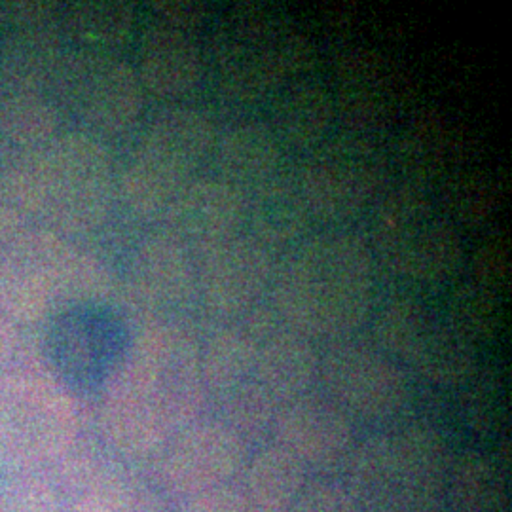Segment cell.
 Segmentation results:
<instances>
[{"label": "cell", "instance_id": "obj_1", "mask_svg": "<svg viewBox=\"0 0 512 512\" xmlns=\"http://www.w3.org/2000/svg\"><path fill=\"white\" fill-rule=\"evenodd\" d=\"M378 270L365 236L346 226L315 228L277 255L270 308L308 340L348 336L380 302Z\"/></svg>", "mask_w": 512, "mask_h": 512}, {"label": "cell", "instance_id": "obj_2", "mask_svg": "<svg viewBox=\"0 0 512 512\" xmlns=\"http://www.w3.org/2000/svg\"><path fill=\"white\" fill-rule=\"evenodd\" d=\"M0 179L27 219L74 241L101 232L120 202L112 148L80 129L19 150Z\"/></svg>", "mask_w": 512, "mask_h": 512}, {"label": "cell", "instance_id": "obj_3", "mask_svg": "<svg viewBox=\"0 0 512 512\" xmlns=\"http://www.w3.org/2000/svg\"><path fill=\"white\" fill-rule=\"evenodd\" d=\"M200 361L183 330L160 319L133 329L128 351L99 391L105 429L120 446L143 450L192 412Z\"/></svg>", "mask_w": 512, "mask_h": 512}, {"label": "cell", "instance_id": "obj_4", "mask_svg": "<svg viewBox=\"0 0 512 512\" xmlns=\"http://www.w3.org/2000/svg\"><path fill=\"white\" fill-rule=\"evenodd\" d=\"M116 289L118 275L105 256L40 226L0 251V313L19 327L112 304Z\"/></svg>", "mask_w": 512, "mask_h": 512}, {"label": "cell", "instance_id": "obj_5", "mask_svg": "<svg viewBox=\"0 0 512 512\" xmlns=\"http://www.w3.org/2000/svg\"><path fill=\"white\" fill-rule=\"evenodd\" d=\"M220 124L198 105L156 110L118 165V200L137 219L160 224L184 188L211 165Z\"/></svg>", "mask_w": 512, "mask_h": 512}, {"label": "cell", "instance_id": "obj_6", "mask_svg": "<svg viewBox=\"0 0 512 512\" xmlns=\"http://www.w3.org/2000/svg\"><path fill=\"white\" fill-rule=\"evenodd\" d=\"M207 82L228 101L268 103L277 90L315 73V46L266 8H239L205 42Z\"/></svg>", "mask_w": 512, "mask_h": 512}, {"label": "cell", "instance_id": "obj_7", "mask_svg": "<svg viewBox=\"0 0 512 512\" xmlns=\"http://www.w3.org/2000/svg\"><path fill=\"white\" fill-rule=\"evenodd\" d=\"M378 268L416 287H435L459 279L467 268L463 230L416 184L387 186L372 207L366 238Z\"/></svg>", "mask_w": 512, "mask_h": 512}, {"label": "cell", "instance_id": "obj_8", "mask_svg": "<svg viewBox=\"0 0 512 512\" xmlns=\"http://www.w3.org/2000/svg\"><path fill=\"white\" fill-rule=\"evenodd\" d=\"M73 389L40 363L0 370V465L18 473L61 458L78 435Z\"/></svg>", "mask_w": 512, "mask_h": 512}, {"label": "cell", "instance_id": "obj_9", "mask_svg": "<svg viewBox=\"0 0 512 512\" xmlns=\"http://www.w3.org/2000/svg\"><path fill=\"white\" fill-rule=\"evenodd\" d=\"M389 156L372 135L334 133L293 165L294 177L319 228L344 226L380 200L389 186Z\"/></svg>", "mask_w": 512, "mask_h": 512}, {"label": "cell", "instance_id": "obj_10", "mask_svg": "<svg viewBox=\"0 0 512 512\" xmlns=\"http://www.w3.org/2000/svg\"><path fill=\"white\" fill-rule=\"evenodd\" d=\"M50 93L76 128L109 143L139 128L147 93L124 54L71 48L55 71Z\"/></svg>", "mask_w": 512, "mask_h": 512}, {"label": "cell", "instance_id": "obj_11", "mask_svg": "<svg viewBox=\"0 0 512 512\" xmlns=\"http://www.w3.org/2000/svg\"><path fill=\"white\" fill-rule=\"evenodd\" d=\"M380 344L425 376H461L473 361V342L452 321L442 302L420 293H399L378 302L372 317Z\"/></svg>", "mask_w": 512, "mask_h": 512}, {"label": "cell", "instance_id": "obj_12", "mask_svg": "<svg viewBox=\"0 0 512 512\" xmlns=\"http://www.w3.org/2000/svg\"><path fill=\"white\" fill-rule=\"evenodd\" d=\"M275 255L247 230L194 249L196 298L203 310L230 321L268 298Z\"/></svg>", "mask_w": 512, "mask_h": 512}, {"label": "cell", "instance_id": "obj_13", "mask_svg": "<svg viewBox=\"0 0 512 512\" xmlns=\"http://www.w3.org/2000/svg\"><path fill=\"white\" fill-rule=\"evenodd\" d=\"M196 298L194 251L164 226L135 245L126 277L118 279L112 306L128 321L137 313L154 319V311Z\"/></svg>", "mask_w": 512, "mask_h": 512}, {"label": "cell", "instance_id": "obj_14", "mask_svg": "<svg viewBox=\"0 0 512 512\" xmlns=\"http://www.w3.org/2000/svg\"><path fill=\"white\" fill-rule=\"evenodd\" d=\"M133 67L147 97L184 103L207 82V46L202 35L150 21L137 35Z\"/></svg>", "mask_w": 512, "mask_h": 512}, {"label": "cell", "instance_id": "obj_15", "mask_svg": "<svg viewBox=\"0 0 512 512\" xmlns=\"http://www.w3.org/2000/svg\"><path fill=\"white\" fill-rule=\"evenodd\" d=\"M247 192L207 169L181 192L158 226L194 249L245 230Z\"/></svg>", "mask_w": 512, "mask_h": 512}, {"label": "cell", "instance_id": "obj_16", "mask_svg": "<svg viewBox=\"0 0 512 512\" xmlns=\"http://www.w3.org/2000/svg\"><path fill=\"white\" fill-rule=\"evenodd\" d=\"M338 124L372 135L385 128L399 107V90L384 61L366 52H351L336 61L329 80Z\"/></svg>", "mask_w": 512, "mask_h": 512}, {"label": "cell", "instance_id": "obj_17", "mask_svg": "<svg viewBox=\"0 0 512 512\" xmlns=\"http://www.w3.org/2000/svg\"><path fill=\"white\" fill-rule=\"evenodd\" d=\"M325 374L332 393L368 414L395 410L404 397V378L387 355L361 342H344L330 349Z\"/></svg>", "mask_w": 512, "mask_h": 512}, {"label": "cell", "instance_id": "obj_18", "mask_svg": "<svg viewBox=\"0 0 512 512\" xmlns=\"http://www.w3.org/2000/svg\"><path fill=\"white\" fill-rule=\"evenodd\" d=\"M264 120L289 156L293 152L304 156L323 145L338 128L329 80L313 73L285 84L268 101Z\"/></svg>", "mask_w": 512, "mask_h": 512}, {"label": "cell", "instance_id": "obj_19", "mask_svg": "<svg viewBox=\"0 0 512 512\" xmlns=\"http://www.w3.org/2000/svg\"><path fill=\"white\" fill-rule=\"evenodd\" d=\"M289 154L264 118H239L220 126L209 169L251 194L287 171Z\"/></svg>", "mask_w": 512, "mask_h": 512}, {"label": "cell", "instance_id": "obj_20", "mask_svg": "<svg viewBox=\"0 0 512 512\" xmlns=\"http://www.w3.org/2000/svg\"><path fill=\"white\" fill-rule=\"evenodd\" d=\"M315 228L310 207L294 177L293 165L247 196L245 230L275 255L291 249Z\"/></svg>", "mask_w": 512, "mask_h": 512}, {"label": "cell", "instance_id": "obj_21", "mask_svg": "<svg viewBox=\"0 0 512 512\" xmlns=\"http://www.w3.org/2000/svg\"><path fill=\"white\" fill-rule=\"evenodd\" d=\"M69 50L61 21L10 27L0 37V71L6 88L50 92L55 71Z\"/></svg>", "mask_w": 512, "mask_h": 512}, {"label": "cell", "instance_id": "obj_22", "mask_svg": "<svg viewBox=\"0 0 512 512\" xmlns=\"http://www.w3.org/2000/svg\"><path fill=\"white\" fill-rule=\"evenodd\" d=\"M141 10L131 2H63L61 31L71 48L122 54L141 31Z\"/></svg>", "mask_w": 512, "mask_h": 512}, {"label": "cell", "instance_id": "obj_23", "mask_svg": "<svg viewBox=\"0 0 512 512\" xmlns=\"http://www.w3.org/2000/svg\"><path fill=\"white\" fill-rule=\"evenodd\" d=\"M393 158L391 164L401 165L406 175L403 183L427 190L461 165L454 135L440 120H418L404 128L393 147Z\"/></svg>", "mask_w": 512, "mask_h": 512}, {"label": "cell", "instance_id": "obj_24", "mask_svg": "<svg viewBox=\"0 0 512 512\" xmlns=\"http://www.w3.org/2000/svg\"><path fill=\"white\" fill-rule=\"evenodd\" d=\"M65 114L50 92L8 90L0 99V139L19 150L38 147L65 131Z\"/></svg>", "mask_w": 512, "mask_h": 512}, {"label": "cell", "instance_id": "obj_25", "mask_svg": "<svg viewBox=\"0 0 512 512\" xmlns=\"http://www.w3.org/2000/svg\"><path fill=\"white\" fill-rule=\"evenodd\" d=\"M437 202L459 228L480 226L494 215L495 190L490 175L461 164L431 188Z\"/></svg>", "mask_w": 512, "mask_h": 512}, {"label": "cell", "instance_id": "obj_26", "mask_svg": "<svg viewBox=\"0 0 512 512\" xmlns=\"http://www.w3.org/2000/svg\"><path fill=\"white\" fill-rule=\"evenodd\" d=\"M442 306L471 342L480 336H490L501 319V294L478 285L473 279L452 281Z\"/></svg>", "mask_w": 512, "mask_h": 512}, {"label": "cell", "instance_id": "obj_27", "mask_svg": "<svg viewBox=\"0 0 512 512\" xmlns=\"http://www.w3.org/2000/svg\"><path fill=\"white\" fill-rule=\"evenodd\" d=\"M0 512H61V507L46 476L18 473L0 486Z\"/></svg>", "mask_w": 512, "mask_h": 512}, {"label": "cell", "instance_id": "obj_28", "mask_svg": "<svg viewBox=\"0 0 512 512\" xmlns=\"http://www.w3.org/2000/svg\"><path fill=\"white\" fill-rule=\"evenodd\" d=\"M471 260V275L478 285L503 294L505 283L509 279V255L503 249L501 241H484L476 247L475 253L467 255V262Z\"/></svg>", "mask_w": 512, "mask_h": 512}, {"label": "cell", "instance_id": "obj_29", "mask_svg": "<svg viewBox=\"0 0 512 512\" xmlns=\"http://www.w3.org/2000/svg\"><path fill=\"white\" fill-rule=\"evenodd\" d=\"M148 12L152 21L198 35H202L203 29L213 21V10L203 2H150Z\"/></svg>", "mask_w": 512, "mask_h": 512}, {"label": "cell", "instance_id": "obj_30", "mask_svg": "<svg viewBox=\"0 0 512 512\" xmlns=\"http://www.w3.org/2000/svg\"><path fill=\"white\" fill-rule=\"evenodd\" d=\"M76 512H156L152 505L135 490L122 486H105L84 495Z\"/></svg>", "mask_w": 512, "mask_h": 512}, {"label": "cell", "instance_id": "obj_31", "mask_svg": "<svg viewBox=\"0 0 512 512\" xmlns=\"http://www.w3.org/2000/svg\"><path fill=\"white\" fill-rule=\"evenodd\" d=\"M23 348L21 327L0 313V370L10 368Z\"/></svg>", "mask_w": 512, "mask_h": 512}, {"label": "cell", "instance_id": "obj_32", "mask_svg": "<svg viewBox=\"0 0 512 512\" xmlns=\"http://www.w3.org/2000/svg\"><path fill=\"white\" fill-rule=\"evenodd\" d=\"M10 29V12L8 2H0V37Z\"/></svg>", "mask_w": 512, "mask_h": 512}, {"label": "cell", "instance_id": "obj_33", "mask_svg": "<svg viewBox=\"0 0 512 512\" xmlns=\"http://www.w3.org/2000/svg\"><path fill=\"white\" fill-rule=\"evenodd\" d=\"M8 92V88H6V82H4V76H2V71H0V99L4 97V93Z\"/></svg>", "mask_w": 512, "mask_h": 512}, {"label": "cell", "instance_id": "obj_34", "mask_svg": "<svg viewBox=\"0 0 512 512\" xmlns=\"http://www.w3.org/2000/svg\"><path fill=\"white\" fill-rule=\"evenodd\" d=\"M2 139H0V171H2V167H4V148H2Z\"/></svg>", "mask_w": 512, "mask_h": 512}]
</instances>
